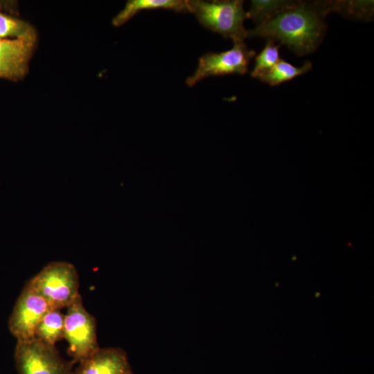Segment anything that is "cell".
Returning a JSON list of instances; mask_svg holds the SVG:
<instances>
[{
    "instance_id": "1",
    "label": "cell",
    "mask_w": 374,
    "mask_h": 374,
    "mask_svg": "<svg viewBox=\"0 0 374 374\" xmlns=\"http://www.w3.org/2000/svg\"><path fill=\"white\" fill-rule=\"evenodd\" d=\"M325 1L296 3L266 22L248 30L247 37L278 41L299 55L314 52L322 42L329 13Z\"/></svg>"
},
{
    "instance_id": "2",
    "label": "cell",
    "mask_w": 374,
    "mask_h": 374,
    "mask_svg": "<svg viewBox=\"0 0 374 374\" xmlns=\"http://www.w3.org/2000/svg\"><path fill=\"white\" fill-rule=\"evenodd\" d=\"M188 12L208 30L233 41H244L248 30L244 26L247 14L242 0L186 1Z\"/></svg>"
},
{
    "instance_id": "3",
    "label": "cell",
    "mask_w": 374,
    "mask_h": 374,
    "mask_svg": "<svg viewBox=\"0 0 374 374\" xmlns=\"http://www.w3.org/2000/svg\"><path fill=\"white\" fill-rule=\"evenodd\" d=\"M28 283L51 309L67 308L80 295L78 271L73 265L66 261L48 263Z\"/></svg>"
},
{
    "instance_id": "4",
    "label": "cell",
    "mask_w": 374,
    "mask_h": 374,
    "mask_svg": "<svg viewBox=\"0 0 374 374\" xmlns=\"http://www.w3.org/2000/svg\"><path fill=\"white\" fill-rule=\"evenodd\" d=\"M64 338L73 363H78L100 347L97 341L96 321L84 308L80 295L67 307L64 321Z\"/></svg>"
},
{
    "instance_id": "5",
    "label": "cell",
    "mask_w": 374,
    "mask_h": 374,
    "mask_svg": "<svg viewBox=\"0 0 374 374\" xmlns=\"http://www.w3.org/2000/svg\"><path fill=\"white\" fill-rule=\"evenodd\" d=\"M19 374H73V362L64 360L55 346L35 338L17 341L15 350Z\"/></svg>"
},
{
    "instance_id": "6",
    "label": "cell",
    "mask_w": 374,
    "mask_h": 374,
    "mask_svg": "<svg viewBox=\"0 0 374 374\" xmlns=\"http://www.w3.org/2000/svg\"><path fill=\"white\" fill-rule=\"evenodd\" d=\"M256 52L249 49L244 41H233V46L228 51L210 52L201 56L197 68L193 75L187 78L186 83L188 87H193L197 82L211 76L245 74Z\"/></svg>"
},
{
    "instance_id": "7",
    "label": "cell",
    "mask_w": 374,
    "mask_h": 374,
    "mask_svg": "<svg viewBox=\"0 0 374 374\" xmlns=\"http://www.w3.org/2000/svg\"><path fill=\"white\" fill-rule=\"evenodd\" d=\"M51 308L28 282L18 297L8 320V328L17 341L34 338L35 330Z\"/></svg>"
},
{
    "instance_id": "8",
    "label": "cell",
    "mask_w": 374,
    "mask_h": 374,
    "mask_svg": "<svg viewBox=\"0 0 374 374\" xmlns=\"http://www.w3.org/2000/svg\"><path fill=\"white\" fill-rule=\"evenodd\" d=\"M73 374H134L127 355L121 348H99L78 362Z\"/></svg>"
},
{
    "instance_id": "9",
    "label": "cell",
    "mask_w": 374,
    "mask_h": 374,
    "mask_svg": "<svg viewBox=\"0 0 374 374\" xmlns=\"http://www.w3.org/2000/svg\"><path fill=\"white\" fill-rule=\"evenodd\" d=\"M34 42L0 39V78L19 80L26 73Z\"/></svg>"
},
{
    "instance_id": "10",
    "label": "cell",
    "mask_w": 374,
    "mask_h": 374,
    "mask_svg": "<svg viewBox=\"0 0 374 374\" xmlns=\"http://www.w3.org/2000/svg\"><path fill=\"white\" fill-rule=\"evenodd\" d=\"M167 9L175 12H188L186 1L181 0H130L113 18L112 24L120 26L137 12L145 10Z\"/></svg>"
},
{
    "instance_id": "11",
    "label": "cell",
    "mask_w": 374,
    "mask_h": 374,
    "mask_svg": "<svg viewBox=\"0 0 374 374\" xmlns=\"http://www.w3.org/2000/svg\"><path fill=\"white\" fill-rule=\"evenodd\" d=\"M0 39H19L35 43L36 33L28 22L6 12L0 6Z\"/></svg>"
},
{
    "instance_id": "12",
    "label": "cell",
    "mask_w": 374,
    "mask_h": 374,
    "mask_svg": "<svg viewBox=\"0 0 374 374\" xmlns=\"http://www.w3.org/2000/svg\"><path fill=\"white\" fill-rule=\"evenodd\" d=\"M63 315L60 310L51 309L39 322L34 338L48 345L55 346V343L64 338Z\"/></svg>"
},
{
    "instance_id": "13",
    "label": "cell",
    "mask_w": 374,
    "mask_h": 374,
    "mask_svg": "<svg viewBox=\"0 0 374 374\" xmlns=\"http://www.w3.org/2000/svg\"><path fill=\"white\" fill-rule=\"evenodd\" d=\"M312 69V63L307 60L301 66H295L283 59H280L278 62L259 80L261 82L274 87L290 81L296 77L301 75Z\"/></svg>"
},
{
    "instance_id": "14",
    "label": "cell",
    "mask_w": 374,
    "mask_h": 374,
    "mask_svg": "<svg viewBox=\"0 0 374 374\" xmlns=\"http://www.w3.org/2000/svg\"><path fill=\"white\" fill-rule=\"evenodd\" d=\"M297 1L287 0H252L246 12L247 18L251 19L258 25L262 24L281 11L294 6Z\"/></svg>"
},
{
    "instance_id": "15",
    "label": "cell",
    "mask_w": 374,
    "mask_h": 374,
    "mask_svg": "<svg viewBox=\"0 0 374 374\" xmlns=\"http://www.w3.org/2000/svg\"><path fill=\"white\" fill-rule=\"evenodd\" d=\"M326 4L330 12H337L356 19L370 20L373 15V1H327Z\"/></svg>"
},
{
    "instance_id": "16",
    "label": "cell",
    "mask_w": 374,
    "mask_h": 374,
    "mask_svg": "<svg viewBox=\"0 0 374 374\" xmlns=\"http://www.w3.org/2000/svg\"><path fill=\"white\" fill-rule=\"evenodd\" d=\"M280 44H276L275 41L267 39L262 50L256 57L255 65L251 72V76L260 78L268 72L280 60Z\"/></svg>"
}]
</instances>
